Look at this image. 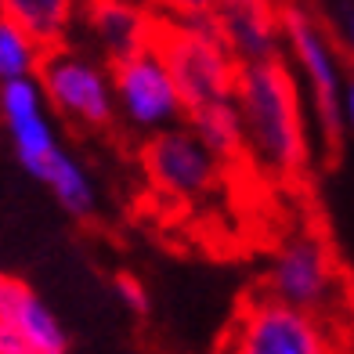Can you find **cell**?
<instances>
[{"label": "cell", "mask_w": 354, "mask_h": 354, "mask_svg": "<svg viewBox=\"0 0 354 354\" xmlns=\"http://www.w3.org/2000/svg\"><path fill=\"white\" fill-rule=\"evenodd\" d=\"M84 22L98 37L109 66H116L152 44L156 8L145 0H84Z\"/></svg>", "instance_id": "8fae6325"}, {"label": "cell", "mask_w": 354, "mask_h": 354, "mask_svg": "<svg viewBox=\"0 0 354 354\" xmlns=\"http://www.w3.org/2000/svg\"><path fill=\"white\" fill-rule=\"evenodd\" d=\"M282 40L293 47V58L300 62L304 76L311 84V98L318 109V127L326 141L340 145V94H344V80H340V66L329 47V37L304 15L297 4H282Z\"/></svg>", "instance_id": "ba28073f"}, {"label": "cell", "mask_w": 354, "mask_h": 354, "mask_svg": "<svg viewBox=\"0 0 354 354\" xmlns=\"http://www.w3.org/2000/svg\"><path fill=\"white\" fill-rule=\"evenodd\" d=\"M44 58V47L37 37H29L19 22L0 15V84L19 76H37V66Z\"/></svg>", "instance_id": "2e32d148"}, {"label": "cell", "mask_w": 354, "mask_h": 354, "mask_svg": "<svg viewBox=\"0 0 354 354\" xmlns=\"http://www.w3.org/2000/svg\"><path fill=\"white\" fill-rule=\"evenodd\" d=\"M0 354H33L29 340L11 326V322H4V318H0Z\"/></svg>", "instance_id": "d6986e66"}, {"label": "cell", "mask_w": 354, "mask_h": 354, "mask_svg": "<svg viewBox=\"0 0 354 354\" xmlns=\"http://www.w3.org/2000/svg\"><path fill=\"white\" fill-rule=\"evenodd\" d=\"M112 91H116V109L123 112V120L145 134L174 127L185 112L181 91H177L170 66L156 51V44L112 66Z\"/></svg>", "instance_id": "8992f818"}, {"label": "cell", "mask_w": 354, "mask_h": 354, "mask_svg": "<svg viewBox=\"0 0 354 354\" xmlns=\"http://www.w3.org/2000/svg\"><path fill=\"white\" fill-rule=\"evenodd\" d=\"M156 11L174 15V19H188V15H206L217 8V0H149Z\"/></svg>", "instance_id": "ac0fdd59"}, {"label": "cell", "mask_w": 354, "mask_h": 354, "mask_svg": "<svg viewBox=\"0 0 354 354\" xmlns=\"http://www.w3.org/2000/svg\"><path fill=\"white\" fill-rule=\"evenodd\" d=\"M0 318L19 329L33 354H69V336L58 326V318L47 311V304L19 279L0 275Z\"/></svg>", "instance_id": "7c38bea8"}, {"label": "cell", "mask_w": 354, "mask_h": 354, "mask_svg": "<svg viewBox=\"0 0 354 354\" xmlns=\"http://www.w3.org/2000/svg\"><path fill=\"white\" fill-rule=\"evenodd\" d=\"M44 102L47 98L37 76H19L0 84V116H4V127L11 134L15 156L33 177H40L44 167L55 159V152H62L51 120L44 112Z\"/></svg>", "instance_id": "9c48e42d"}, {"label": "cell", "mask_w": 354, "mask_h": 354, "mask_svg": "<svg viewBox=\"0 0 354 354\" xmlns=\"http://www.w3.org/2000/svg\"><path fill=\"white\" fill-rule=\"evenodd\" d=\"M214 19L224 47L239 66L279 58L282 51V8L275 0H217Z\"/></svg>", "instance_id": "30bf717a"}, {"label": "cell", "mask_w": 354, "mask_h": 354, "mask_svg": "<svg viewBox=\"0 0 354 354\" xmlns=\"http://www.w3.org/2000/svg\"><path fill=\"white\" fill-rule=\"evenodd\" d=\"M116 293L134 315H149V293L134 275H116Z\"/></svg>", "instance_id": "e0dca14e"}, {"label": "cell", "mask_w": 354, "mask_h": 354, "mask_svg": "<svg viewBox=\"0 0 354 354\" xmlns=\"http://www.w3.org/2000/svg\"><path fill=\"white\" fill-rule=\"evenodd\" d=\"M152 44L170 66V76H174L177 91H181L185 112L203 102L228 98L232 94L239 62L221 40L214 11L188 15V19H174V15L156 11Z\"/></svg>", "instance_id": "7a4b0ae2"}, {"label": "cell", "mask_w": 354, "mask_h": 354, "mask_svg": "<svg viewBox=\"0 0 354 354\" xmlns=\"http://www.w3.org/2000/svg\"><path fill=\"white\" fill-rule=\"evenodd\" d=\"M224 344L243 354H336L315 311H304L271 293L246 300Z\"/></svg>", "instance_id": "277c9868"}, {"label": "cell", "mask_w": 354, "mask_h": 354, "mask_svg": "<svg viewBox=\"0 0 354 354\" xmlns=\"http://www.w3.org/2000/svg\"><path fill=\"white\" fill-rule=\"evenodd\" d=\"M221 354H243V351H235V347H228V344H224V351Z\"/></svg>", "instance_id": "44dd1931"}, {"label": "cell", "mask_w": 354, "mask_h": 354, "mask_svg": "<svg viewBox=\"0 0 354 354\" xmlns=\"http://www.w3.org/2000/svg\"><path fill=\"white\" fill-rule=\"evenodd\" d=\"M221 163L192 127H163L141 145V167L156 192L177 203L206 199L221 181Z\"/></svg>", "instance_id": "5b68a950"}, {"label": "cell", "mask_w": 354, "mask_h": 354, "mask_svg": "<svg viewBox=\"0 0 354 354\" xmlns=\"http://www.w3.org/2000/svg\"><path fill=\"white\" fill-rule=\"evenodd\" d=\"M0 15H4V8H0Z\"/></svg>", "instance_id": "603a6c76"}, {"label": "cell", "mask_w": 354, "mask_h": 354, "mask_svg": "<svg viewBox=\"0 0 354 354\" xmlns=\"http://www.w3.org/2000/svg\"><path fill=\"white\" fill-rule=\"evenodd\" d=\"M4 19L19 22L40 47H55L66 40L76 19V0H0Z\"/></svg>", "instance_id": "5bb4252c"}, {"label": "cell", "mask_w": 354, "mask_h": 354, "mask_svg": "<svg viewBox=\"0 0 354 354\" xmlns=\"http://www.w3.org/2000/svg\"><path fill=\"white\" fill-rule=\"evenodd\" d=\"M188 127L203 138V145L224 163L246 156V138H243V116H239L235 98H214L196 109H188Z\"/></svg>", "instance_id": "4fadbf2b"}, {"label": "cell", "mask_w": 354, "mask_h": 354, "mask_svg": "<svg viewBox=\"0 0 354 354\" xmlns=\"http://www.w3.org/2000/svg\"><path fill=\"white\" fill-rule=\"evenodd\" d=\"M145 4H149V0H145Z\"/></svg>", "instance_id": "cb8c5ba5"}, {"label": "cell", "mask_w": 354, "mask_h": 354, "mask_svg": "<svg viewBox=\"0 0 354 354\" xmlns=\"http://www.w3.org/2000/svg\"><path fill=\"white\" fill-rule=\"evenodd\" d=\"M232 98L243 116L246 156L264 174L297 177L308 163V131L300 91L282 58L239 66Z\"/></svg>", "instance_id": "6da1fadb"}, {"label": "cell", "mask_w": 354, "mask_h": 354, "mask_svg": "<svg viewBox=\"0 0 354 354\" xmlns=\"http://www.w3.org/2000/svg\"><path fill=\"white\" fill-rule=\"evenodd\" d=\"M37 80L44 87V98L69 123L84 127V131H109L116 123L120 109L116 91H112V73H105L98 62L55 44L44 47Z\"/></svg>", "instance_id": "3957f363"}, {"label": "cell", "mask_w": 354, "mask_h": 354, "mask_svg": "<svg viewBox=\"0 0 354 354\" xmlns=\"http://www.w3.org/2000/svg\"><path fill=\"white\" fill-rule=\"evenodd\" d=\"M264 289L304 311H326L336 293V261L329 243L315 232H300L282 243L271 261Z\"/></svg>", "instance_id": "52a82bcc"}, {"label": "cell", "mask_w": 354, "mask_h": 354, "mask_svg": "<svg viewBox=\"0 0 354 354\" xmlns=\"http://www.w3.org/2000/svg\"><path fill=\"white\" fill-rule=\"evenodd\" d=\"M40 181L55 192V199L66 206V210L80 221H87L94 214V185L87 170L76 163V159H69L66 152H55V159L44 167Z\"/></svg>", "instance_id": "9a60e30c"}, {"label": "cell", "mask_w": 354, "mask_h": 354, "mask_svg": "<svg viewBox=\"0 0 354 354\" xmlns=\"http://www.w3.org/2000/svg\"><path fill=\"white\" fill-rule=\"evenodd\" d=\"M340 116H344V123L354 131V76L344 84V94H340Z\"/></svg>", "instance_id": "ffe728a7"}, {"label": "cell", "mask_w": 354, "mask_h": 354, "mask_svg": "<svg viewBox=\"0 0 354 354\" xmlns=\"http://www.w3.org/2000/svg\"><path fill=\"white\" fill-rule=\"evenodd\" d=\"M351 47H354V19H351Z\"/></svg>", "instance_id": "7402d4cb"}]
</instances>
